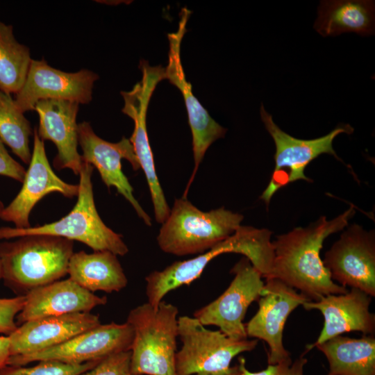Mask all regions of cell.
Segmentation results:
<instances>
[{"label":"cell","instance_id":"1f68e13d","mask_svg":"<svg viewBox=\"0 0 375 375\" xmlns=\"http://www.w3.org/2000/svg\"><path fill=\"white\" fill-rule=\"evenodd\" d=\"M10 358V340L7 335L0 336V368L8 364Z\"/></svg>","mask_w":375,"mask_h":375},{"label":"cell","instance_id":"83f0119b","mask_svg":"<svg viewBox=\"0 0 375 375\" xmlns=\"http://www.w3.org/2000/svg\"><path fill=\"white\" fill-rule=\"evenodd\" d=\"M131 351L112 354L101 360L94 367L78 375H131Z\"/></svg>","mask_w":375,"mask_h":375},{"label":"cell","instance_id":"d6986e66","mask_svg":"<svg viewBox=\"0 0 375 375\" xmlns=\"http://www.w3.org/2000/svg\"><path fill=\"white\" fill-rule=\"evenodd\" d=\"M79 103L63 99H43L39 101L34 110L39 115V138L50 140L57 148L53 167L61 170L70 169L78 175L83 160L78 151V135L76 116Z\"/></svg>","mask_w":375,"mask_h":375},{"label":"cell","instance_id":"7a4b0ae2","mask_svg":"<svg viewBox=\"0 0 375 375\" xmlns=\"http://www.w3.org/2000/svg\"><path fill=\"white\" fill-rule=\"evenodd\" d=\"M272 234L266 228L240 226L233 235L207 251L191 259L174 262L161 271L151 272L145 278L147 303L157 308L168 292L189 285L200 276L213 258L223 253L244 255L262 277L267 278L274 256Z\"/></svg>","mask_w":375,"mask_h":375},{"label":"cell","instance_id":"5b68a950","mask_svg":"<svg viewBox=\"0 0 375 375\" xmlns=\"http://www.w3.org/2000/svg\"><path fill=\"white\" fill-rule=\"evenodd\" d=\"M244 216L224 207L203 212L187 198L176 199L157 237L160 249L183 256L201 254L233 235Z\"/></svg>","mask_w":375,"mask_h":375},{"label":"cell","instance_id":"4fadbf2b","mask_svg":"<svg viewBox=\"0 0 375 375\" xmlns=\"http://www.w3.org/2000/svg\"><path fill=\"white\" fill-rule=\"evenodd\" d=\"M324 266L338 284L375 296V237L353 224L342 233L324 256Z\"/></svg>","mask_w":375,"mask_h":375},{"label":"cell","instance_id":"44dd1931","mask_svg":"<svg viewBox=\"0 0 375 375\" xmlns=\"http://www.w3.org/2000/svg\"><path fill=\"white\" fill-rule=\"evenodd\" d=\"M107 301L106 296H97L69 278L59 280L26 294L25 304L16 317V323L20 325L40 317L90 312Z\"/></svg>","mask_w":375,"mask_h":375},{"label":"cell","instance_id":"ffe728a7","mask_svg":"<svg viewBox=\"0 0 375 375\" xmlns=\"http://www.w3.org/2000/svg\"><path fill=\"white\" fill-rule=\"evenodd\" d=\"M100 324L99 317L90 312L44 317L26 322L8 335L10 357L55 347Z\"/></svg>","mask_w":375,"mask_h":375},{"label":"cell","instance_id":"9a60e30c","mask_svg":"<svg viewBox=\"0 0 375 375\" xmlns=\"http://www.w3.org/2000/svg\"><path fill=\"white\" fill-rule=\"evenodd\" d=\"M99 76L88 69L68 73L49 66L42 59L31 60L24 83L15 94L14 103L22 112L34 110L43 99H63L89 103L94 83Z\"/></svg>","mask_w":375,"mask_h":375},{"label":"cell","instance_id":"4316f807","mask_svg":"<svg viewBox=\"0 0 375 375\" xmlns=\"http://www.w3.org/2000/svg\"><path fill=\"white\" fill-rule=\"evenodd\" d=\"M100 361L66 364L56 360H41L29 367L6 365L0 368V375H78L94 367Z\"/></svg>","mask_w":375,"mask_h":375},{"label":"cell","instance_id":"4dcf8cb0","mask_svg":"<svg viewBox=\"0 0 375 375\" xmlns=\"http://www.w3.org/2000/svg\"><path fill=\"white\" fill-rule=\"evenodd\" d=\"M25 174L24 167L12 158L0 140V175L22 183Z\"/></svg>","mask_w":375,"mask_h":375},{"label":"cell","instance_id":"8992f818","mask_svg":"<svg viewBox=\"0 0 375 375\" xmlns=\"http://www.w3.org/2000/svg\"><path fill=\"white\" fill-rule=\"evenodd\" d=\"M94 167L83 162L79 172L77 201L72 210L58 221L26 228L1 227L0 240L30 235H48L81 242L94 251H108L124 256L128 248L122 236L101 219L94 199L92 175Z\"/></svg>","mask_w":375,"mask_h":375},{"label":"cell","instance_id":"2e32d148","mask_svg":"<svg viewBox=\"0 0 375 375\" xmlns=\"http://www.w3.org/2000/svg\"><path fill=\"white\" fill-rule=\"evenodd\" d=\"M78 135L83 162L96 167L107 188H115L131 203L144 222L150 226L151 219L135 198L133 187L122 169V159L127 160L133 170L140 169L129 139L123 137L116 143L107 142L95 134L88 122L78 124Z\"/></svg>","mask_w":375,"mask_h":375},{"label":"cell","instance_id":"d6a6232c","mask_svg":"<svg viewBox=\"0 0 375 375\" xmlns=\"http://www.w3.org/2000/svg\"><path fill=\"white\" fill-rule=\"evenodd\" d=\"M195 375H242L241 370L239 367V365H235L234 367H231L229 369L224 372L219 373H205L201 372L196 374Z\"/></svg>","mask_w":375,"mask_h":375},{"label":"cell","instance_id":"277c9868","mask_svg":"<svg viewBox=\"0 0 375 375\" xmlns=\"http://www.w3.org/2000/svg\"><path fill=\"white\" fill-rule=\"evenodd\" d=\"M176 306L162 301L157 308L144 303L133 308L126 322L133 330L131 375H176Z\"/></svg>","mask_w":375,"mask_h":375},{"label":"cell","instance_id":"484cf974","mask_svg":"<svg viewBox=\"0 0 375 375\" xmlns=\"http://www.w3.org/2000/svg\"><path fill=\"white\" fill-rule=\"evenodd\" d=\"M15 105L10 94L0 91V140L25 164L31 154L29 137L33 133L31 123Z\"/></svg>","mask_w":375,"mask_h":375},{"label":"cell","instance_id":"cb8c5ba5","mask_svg":"<svg viewBox=\"0 0 375 375\" xmlns=\"http://www.w3.org/2000/svg\"><path fill=\"white\" fill-rule=\"evenodd\" d=\"M315 347L328 360L327 375H375L373 335L360 338L338 335Z\"/></svg>","mask_w":375,"mask_h":375},{"label":"cell","instance_id":"603a6c76","mask_svg":"<svg viewBox=\"0 0 375 375\" xmlns=\"http://www.w3.org/2000/svg\"><path fill=\"white\" fill-rule=\"evenodd\" d=\"M317 12L314 28L323 37L351 32L369 36L374 33V1H322Z\"/></svg>","mask_w":375,"mask_h":375},{"label":"cell","instance_id":"836d02e7","mask_svg":"<svg viewBox=\"0 0 375 375\" xmlns=\"http://www.w3.org/2000/svg\"><path fill=\"white\" fill-rule=\"evenodd\" d=\"M4 208L5 206L3 202L0 200V217ZM1 279V263H0V280Z\"/></svg>","mask_w":375,"mask_h":375},{"label":"cell","instance_id":"d4e9b609","mask_svg":"<svg viewBox=\"0 0 375 375\" xmlns=\"http://www.w3.org/2000/svg\"><path fill=\"white\" fill-rule=\"evenodd\" d=\"M31 60L29 49L15 38L12 26L0 22V91L17 93L24 83Z\"/></svg>","mask_w":375,"mask_h":375},{"label":"cell","instance_id":"ac0fdd59","mask_svg":"<svg viewBox=\"0 0 375 375\" xmlns=\"http://www.w3.org/2000/svg\"><path fill=\"white\" fill-rule=\"evenodd\" d=\"M372 297L351 288L340 294H328L317 301H310L302 306L308 310H318L324 317L323 328L317 341L308 346L310 350L315 345L344 333L359 331L372 335L375 331V315L369 311Z\"/></svg>","mask_w":375,"mask_h":375},{"label":"cell","instance_id":"8fae6325","mask_svg":"<svg viewBox=\"0 0 375 375\" xmlns=\"http://www.w3.org/2000/svg\"><path fill=\"white\" fill-rule=\"evenodd\" d=\"M235 276L227 289L215 300L194 312L203 326L213 325L234 340L247 339L243 323L251 303L260 297L264 287L261 274L247 258L231 269Z\"/></svg>","mask_w":375,"mask_h":375},{"label":"cell","instance_id":"7c38bea8","mask_svg":"<svg viewBox=\"0 0 375 375\" xmlns=\"http://www.w3.org/2000/svg\"><path fill=\"white\" fill-rule=\"evenodd\" d=\"M133 339V330L127 322L100 324L55 347L31 354L11 356L7 365L24 366L41 360L66 364L101 360L112 354L130 351Z\"/></svg>","mask_w":375,"mask_h":375},{"label":"cell","instance_id":"5bb4252c","mask_svg":"<svg viewBox=\"0 0 375 375\" xmlns=\"http://www.w3.org/2000/svg\"><path fill=\"white\" fill-rule=\"evenodd\" d=\"M310 300L281 281L266 278L258 298V310L245 325L247 337L264 340L269 346L268 365L291 359L283 346V335L290 313Z\"/></svg>","mask_w":375,"mask_h":375},{"label":"cell","instance_id":"3957f363","mask_svg":"<svg viewBox=\"0 0 375 375\" xmlns=\"http://www.w3.org/2000/svg\"><path fill=\"white\" fill-rule=\"evenodd\" d=\"M72 240L30 235L0 243L1 279L17 295L59 281L67 274Z\"/></svg>","mask_w":375,"mask_h":375},{"label":"cell","instance_id":"7402d4cb","mask_svg":"<svg viewBox=\"0 0 375 375\" xmlns=\"http://www.w3.org/2000/svg\"><path fill=\"white\" fill-rule=\"evenodd\" d=\"M67 274L69 278L91 292H119L128 283L117 255L108 251L74 253L69 261Z\"/></svg>","mask_w":375,"mask_h":375},{"label":"cell","instance_id":"52a82bcc","mask_svg":"<svg viewBox=\"0 0 375 375\" xmlns=\"http://www.w3.org/2000/svg\"><path fill=\"white\" fill-rule=\"evenodd\" d=\"M178 337L182 347L175 356L176 375L226 372L234 357L258 344L257 339L234 340L219 330H209L189 316L178 317Z\"/></svg>","mask_w":375,"mask_h":375},{"label":"cell","instance_id":"f546056e","mask_svg":"<svg viewBox=\"0 0 375 375\" xmlns=\"http://www.w3.org/2000/svg\"><path fill=\"white\" fill-rule=\"evenodd\" d=\"M26 295L12 298H0V333L10 335L17 328V315L22 310Z\"/></svg>","mask_w":375,"mask_h":375},{"label":"cell","instance_id":"f1b7e54d","mask_svg":"<svg viewBox=\"0 0 375 375\" xmlns=\"http://www.w3.org/2000/svg\"><path fill=\"white\" fill-rule=\"evenodd\" d=\"M307 362L308 360L301 355L294 362L291 358L274 365H268L265 369L260 372H252L247 369L245 359L240 357L238 365L242 375H304L303 369Z\"/></svg>","mask_w":375,"mask_h":375},{"label":"cell","instance_id":"e0dca14e","mask_svg":"<svg viewBox=\"0 0 375 375\" xmlns=\"http://www.w3.org/2000/svg\"><path fill=\"white\" fill-rule=\"evenodd\" d=\"M22 186L17 196L2 211L0 219L15 224V228L31 227L29 216L33 207L46 195L56 192L72 199L77 197L78 185L60 178L48 160L44 143L33 131V149Z\"/></svg>","mask_w":375,"mask_h":375},{"label":"cell","instance_id":"ba28073f","mask_svg":"<svg viewBox=\"0 0 375 375\" xmlns=\"http://www.w3.org/2000/svg\"><path fill=\"white\" fill-rule=\"evenodd\" d=\"M139 68L142 73L141 81L131 90L121 92L124 101L122 112L134 122V129L129 140L147 181L156 220L162 224L168 217L170 208L156 171L147 130V112L157 85L165 79V72L161 65L152 67L144 60H140Z\"/></svg>","mask_w":375,"mask_h":375},{"label":"cell","instance_id":"30bf717a","mask_svg":"<svg viewBox=\"0 0 375 375\" xmlns=\"http://www.w3.org/2000/svg\"><path fill=\"white\" fill-rule=\"evenodd\" d=\"M191 11L183 8L180 12V20L176 32L168 33V62L165 68V79L175 85L181 92L186 107L188 122L192 137L194 168L182 197L186 198L199 165L209 147L217 140L224 138L226 129L219 125L209 115L194 97L192 85L185 78L181 58L182 40L187 32L186 25Z\"/></svg>","mask_w":375,"mask_h":375},{"label":"cell","instance_id":"6da1fadb","mask_svg":"<svg viewBox=\"0 0 375 375\" xmlns=\"http://www.w3.org/2000/svg\"><path fill=\"white\" fill-rule=\"evenodd\" d=\"M354 213L351 206L331 220L322 216L307 227H297L277 236L272 242V272L266 278H277L314 301L328 294L347 292L346 287L332 280L320 251L326 238L347 226Z\"/></svg>","mask_w":375,"mask_h":375},{"label":"cell","instance_id":"9c48e42d","mask_svg":"<svg viewBox=\"0 0 375 375\" xmlns=\"http://www.w3.org/2000/svg\"><path fill=\"white\" fill-rule=\"evenodd\" d=\"M261 119L274 140L276 146L275 167L267 187L260 199L269 205L274 193L282 187L298 180L311 182L304 170L307 165L319 156L326 153L340 160L333 149V142L340 133L351 134L353 128L349 124L338 126L327 135L312 139L302 140L292 137L282 131L273 121L272 117L260 107Z\"/></svg>","mask_w":375,"mask_h":375}]
</instances>
